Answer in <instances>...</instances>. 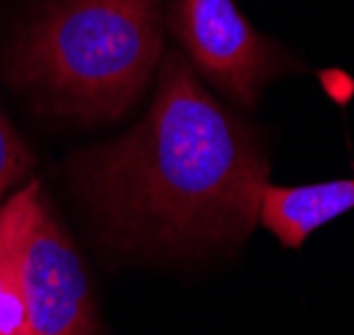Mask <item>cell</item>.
Wrapping results in <instances>:
<instances>
[{
    "label": "cell",
    "instance_id": "6da1fadb",
    "mask_svg": "<svg viewBox=\"0 0 354 335\" xmlns=\"http://www.w3.org/2000/svg\"><path fill=\"white\" fill-rule=\"evenodd\" d=\"M67 181L115 256L197 258L250 237L269 157L256 131L171 46L147 115L120 139L75 152Z\"/></svg>",
    "mask_w": 354,
    "mask_h": 335
},
{
    "label": "cell",
    "instance_id": "7a4b0ae2",
    "mask_svg": "<svg viewBox=\"0 0 354 335\" xmlns=\"http://www.w3.org/2000/svg\"><path fill=\"white\" fill-rule=\"evenodd\" d=\"M165 48V0H40L3 75L43 112L112 123L158 77Z\"/></svg>",
    "mask_w": 354,
    "mask_h": 335
},
{
    "label": "cell",
    "instance_id": "277c9868",
    "mask_svg": "<svg viewBox=\"0 0 354 335\" xmlns=\"http://www.w3.org/2000/svg\"><path fill=\"white\" fill-rule=\"evenodd\" d=\"M21 296L24 335H99L83 258L43 192L21 247Z\"/></svg>",
    "mask_w": 354,
    "mask_h": 335
},
{
    "label": "cell",
    "instance_id": "8992f818",
    "mask_svg": "<svg viewBox=\"0 0 354 335\" xmlns=\"http://www.w3.org/2000/svg\"><path fill=\"white\" fill-rule=\"evenodd\" d=\"M40 192V184L32 181L0 202V335H24L21 247Z\"/></svg>",
    "mask_w": 354,
    "mask_h": 335
},
{
    "label": "cell",
    "instance_id": "3957f363",
    "mask_svg": "<svg viewBox=\"0 0 354 335\" xmlns=\"http://www.w3.org/2000/svg\"><path fill=\"white\" fill-rule=\"evenodd\" d=\"M165 27L197 75L240 109H253L272 80L304 70L243 17L234 0H165Z\"/></svg>",
    "mask_w": 354,
    "mask_h": 335
},
{
    "label": "cell",
    "instance_id": "52a82bcc",
    "mask_svg": "<svg viewBox=\"0 0 354 335\" xmlns=\"http://www.w3.org/2000/svg\"><path fill=\"white\" fill-rule=\"evenodd\" d=\"M35 168L30 146L0 109V202L17 184H21Z\"/></svg>",
    "mask_w": 354,
    "mask_h": 335
},
{
    "label": "cell",
    "instance_id": "5b68a950",
    "mask_svg": "<svg viewBox=\"0 0 354 335\" xmlns=\"http://www.w3.org/2000/svg\"><path fill=\"white\" fill-rule=\"evenodd\" d=\"M354 211V178H333L301 186L266 184L259 205V224L283 247H301L319 227Z\"/></svg>",
    "mask_w": 354,
    "mask_h": 335
}]
</instances>
